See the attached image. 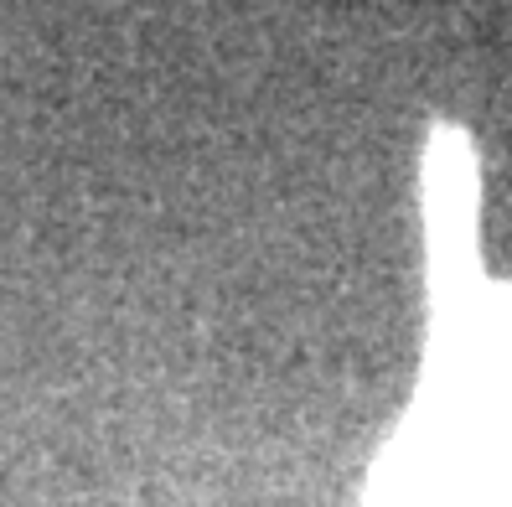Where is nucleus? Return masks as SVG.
I'll list each match as a JSON object with an SVG mask.
<instances>
[{
	"label": "nucleus",
	"mask_w": 512,
	"mask_h": 507,
	"mask_svg": "<svg viewBox=\"0 0 512 507\" xmlns=\"http://www.w3.org/2000/svg\"><path fill=\"white\" fill-rule=\"evenodd\" d=\"M425 337L363 507H512V280L481 259V151L450 114L419 140Z\"/></svg>",
	"instance_id": "nucleus-1"
}]
</instances>
